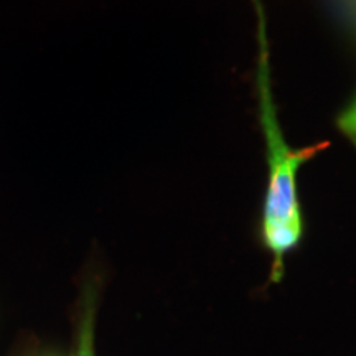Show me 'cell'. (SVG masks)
<instances>
[{"mask_svg": "<svg viewBox=\"0 0 356 356\" xmlns=\"http://www.w3.org/2000/svg\"><path fill=\"white\" fill-rule=\"evenodd\" d=\"M266 47H261L257 86H259L261 121L266 136L267 160V190L262 213V239L266 248L273 252V277L279 280L282 275L284 256L299 244L302 238V213L297 198V172L302 163L309 162L315 155L327 149L328 142L292 149L280 131L275 108L273 104L267 71Z\"/></svg>", "mask_w": 356, "mask_h": 356, "instance_id": "1", "label": "cell"}, {"mask_svg": "<svg viewBox=\"0 0 356 356\" xmlns=\"http://www.w3.org/2000/svg\"><path fill=\"white\" fill-rule=\"evenodd\" d=\"M337 126L341 132H343L346 139L351 140V144L356 147V97L348 108L340 114V118H338L337 121Z\"/></svg>", "mask_w": 356, "mask_h": 356, "instance_id": "2", "label": "cell"}, {"mask_svg": "<svg viewBox=\"0 0 356 356\" xmlns=\"http://www.w3.org/2000/svg\"><path fill=\"white\" fill-rule=\"evenodd\" d=\"M79 356H95L92 355V328L91 314L86 315L81 328V343H79Z\"/></svg>", "mask_w": 356, "mask_h": 356, "instance_id": "3", "label": "cell"}]
</instances>
